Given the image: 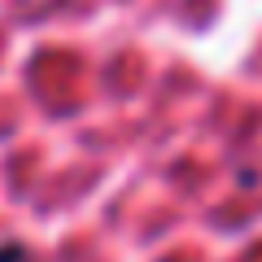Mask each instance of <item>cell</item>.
Returning a JSON list of instances; mask_svg holds the SVG:
<instances>
[{"label": "cell", "instance_id": "obj_1", "mask_svg": "<svg viewBox=\"0 0 262 262\" xmlns=\"http://www.w3.org/2000/svg\"><path fill=\"white\" fill-rule=\"evenodd\" d=\"M0 262H27V253L18 245H0Z\"/></svg>", "mask_w": 262, "mask_h": 262}]
</instances>
